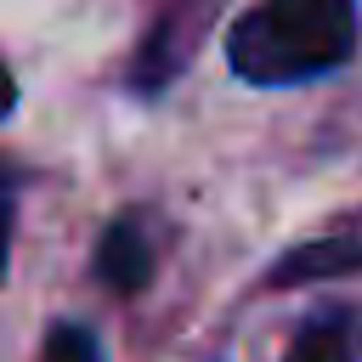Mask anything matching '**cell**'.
Masks as SVG:
<instances>
[{
  "label": "cell",
  "instance_id": "cell-1",
  "mask_svg": "<svg viewBox=\"0 0 362 362\" xmlns=\"http://www.w3.org/2000/svg\"><path fill=\"white\" fill-rule=\"evenodd\" d=\"M356 11L351 0H260L226 34V57L255 85H294L328 74L351 57Z\"/></svg>",
  "mask_w": 362,
  "mask_h": 362
},
{
  "label": "cell",
  "instance_id": "cell-2",
  "mask_svg": "<svg viewBox=\"0 0 362 362\" xmlns=\"http://www.w3.org/2000/svg\"><path fill=\"white\" fill-rule=\"evenodd\" d=\"M96 272H102V283H107L113 294H136V288L147 283V272H153V249H147V238H141L136 221H113V226L102 232Z\"/></svg>",
  "mask_w": 362,
  "mask_h": 362
},
{
  "label": "cell",
  "instance_id": "cell-3",
  "mask_svg": "<svg viewBox=\"0 0 362 362\" xmlns=\"http://www.w3.org/2000/svg\"><path fill=\"white\" fill-rule=\"evenodd\" d=\"M345 272H362L356 238H322V243H305L277 260V283H311V277H345Z\"/></svg>",
  "mask_w": 362,
  "mask_h": 362
},
{
  "label": "cell",
  "instance_id": "cell-4",
  "mask_svg": "<svg viewBox=\"0 0 362 362\" xmlns=\"http://www.w3.org/2000/svg\"><path fill=\"white\" fill-rule=\"evenodd\" d=\"M288 362H351V339H345V322H317L294 339Z\"/></svg>",
  "mask_w": 362,
  "mask_h": 362
},
{
  "label": "cell",
  "instance_id": "cell-5",
  "mask_svg": "<svg viewBox=\"0 0 362 362\" xmlns=\"http://www.w3.org/2000/svg\"><path fill=\"white\" fill-rule=\"evenodd\" d=\"M40 362H102V351H96V334H90V328L62 322V328H51V339H45Z\"/></svg>",
  "mask_w": 362,
  "mask_h": 362
},
{
  "label": "cell",
  "instance_id": "cell-6",
  "mask_svg": "<svg viewBox=\"0 0 362 362\" xmlns=\"http://www.w3.org/2000/svg\"><path fill=\"white\" fill-rule=\"evenodd\" d=\"M11 215H17V181L0 164V277H6V260H11Z\"/></svg>",
  "mask_w": 362,
  "mask_h": 362
},
{
  "label": "cell",
  "instance_id": "cell-7",
  "mask_svg": "<svg viewBox=\"0 0 362 362\" xmlns=\"http://www.w3.org/2000/svg\"><path fill=\"white\" fill-rule=\"evenodd\" d=\"M11 96H17V90H11V74H6V62H0V113H11Z\"/></svg>",
  "mask_w": 362,
  "mask_h": 362
}]
</instances>
